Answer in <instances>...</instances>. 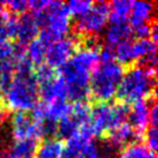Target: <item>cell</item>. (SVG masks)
Instances as JSON below:
<instances>
[{
    "instance_id": "6da1fadb",
    "label": "cell",
    "mask_w": 158,
    "mask_h": 158,
    "mask_svg": "<svg viewBox=\"0 0 158 158\" xmlns=\"http://www.w3.org/2000/svg\"><path fill=\"white\" fill-rule=\"evenodd\" d=\"M97 44H83L73 57L60 67V77L67 87V98L76 103H85L90 96V74L99 61Z\"/></svg>"
},
{
    "instance_id": "7a4b0ae2",
    "label": "cell",
    "mask_w": 158,
    "mask_h": 158,
    "mask_svg": "<svg viewBox=\"0 0 158 158\" xmlns=\"http://www.w3.org/2000/svg\"><path fill=\"white\" fill-rule=\"evenodd\" d=\"M32 73H14L4 89L2 105L7 111L27 113L32 111L40 99V87Z\"/></svg>"
},
{
    "instance_id": "3957f363",
    "label": "cell",
    "mask_w": 158,
    "mask_h": 158,
    "mask_svg": "<svg viewBox=\"0 0 158 158\" xmlns=\"http://www.w3.org/2000/svg\"><path fill=\"white\" fill-rule=\"evenodd\" d=\"M156 72L135 65L123 73L117 96L123 104H135L155 96Z\"/></svg>"
},
{
    "instance_id": "277c9868",
    "label": "cell",
    "mask_w": 158,
    "mask_h": 158,
    "mask_svg": "<svg viewBox=\"0 0 158 158\" xmlns=\"http://www.w3.org/2000/svg\"><path fill=\"white\" fill-rule=\"evenodd\" d=\"M125 73L117 61L98 62L90 74V95L97 103H107L117 96L119 84Z\"/></svg>"
},
{
    "instance_id": "5b68a950",
    "label": "cell",
    "mask_w": 158,
    "mask_h": 158,
    "mask_svg": "<svg viewBox=\"0 0 158 158\" xmlns=\"http://www.w3.org/2000/svg\"><path fill=\"white\" fill-rule=\"evenodd\" d=\"M129 107L121 102L118 103H97L91 107L90 114V128L94 136L105 137L110 132L125 123L128 118Z\"/></svg>"
},
{
    "instance_id": "8992f818",
    "label": "cell",
    "mask_w": 158,
    "mask_h": 158,
    "mask_svg": "<svg viewBox=\"0 0 158 158\" xmlns=\"http://www.w3.org/2000/svg\"><path fill=\"white\" fill-rule=\"evenodd\" d=\"M109 4L107 2H94L91 8L83 16L76 19L75 31L82 38H96L104 32L109 24Z\"/></svg>"
},
{
    "instance_id": "52a82bcc",
    "label": "cell",
    "mask_w": 158,
    "mask_h": 158,
    "mask_svg": "<svg viewBox=\"0 0 158 158\" xmlns=\"http://www.w3.org/2000/svg\"><path fill=\"white\" fill-rule=\"evenodd\" d=\"M77 42L73 37H62L53 42L46 48L45 60L46 65L54 68H60L66 64L77 50Z\"/></svg>"
},
{
    "instance_id": "ba28073f",
    "label": "cell",
    "mask_w": 158,
    "mask_h": 158,
    "mask_svg": "<svg viewBox=\"0 0 158 158\" xmlns=\"http://www.w3.org/2000/svg\"><path fill=\"white\" fill-rule=\"evenodd\" d=\"M12 136L14 140H26V139H40L37 123L27 113L18 112L13 115L12 123Z\"/></svg>"
},
{
    "instance_id": "9c48e42d",
    "label": "cell",
    "mask_w": 158,
    "mask_h": 158,
    "mask_svg": "<svg viewBox=\"0 0 158 158\" xmlns=\"http://www.w3.org/2000/svg\"><path fill=\"white\" fill-rule=\"evenodd\" d=\"M155 99L156 98L154 96L149 99L137 102L135 104H133L132 109H129V112H128L129 125L141 135H143L144 131L149 127L150 107Z\"/></svg>"
},
{
    "instance_id": "30bf717a",
    "label": "cell",
    "mask_w": 158,
    "mask_h": 158,
    "mask_svg": "<svg viewBox=\"0 0 158 158\" xmlns=\"http://www.w3.org/2000/svg\"><path fill=\"white\" fill-rule=\"evenodd\" d=\"M135 59L139 66L156 72L157 65V45L151 40H139L133 43Z\"/></svg>"
},
{
    "instance_id": "8fae6325",
    "label": "cell",
    "mask_w": 158,
    "mask_h": 158,
    "mask_svg": "<svg viewBox=\"0 0 158 158\" xmlns=\"http://www.w3.org/2000/svg\"><path fill=\"white\" fill-rule=\"evenodd\" d=\"M141 134L136 132L129 123H123L112 132H110L104 137L107 144L113 147L114 149H123L125 147L131 145L133 143H137L139 139H141Z\"/></svg>"
},
{
    "instance_id": "7c38bea8",
    "label": "cell",
    "mask_w": 158,
    "mask_h": 158,
    "mask_svg": "<svg viewBox=\"0 0 158 158\" xmlns=\"http://www.w3.org/2000/svg\"><path fill=\"white\" fill-rule=\"evenodd\" d=\"M40 35V26L32 14L26 13L18 18V28L15 38L18 40V45L26 48L27 45L37 38Z\"/></svg>"
},
{
    "instance_id": "4fadbf2b",
    "label": "cell",
    "mask_w": 158,
    "mask_h": 158,
    "mask_svg": "<svg viewBox=\"0 0 158 158\" xmlns=\"http://www.w3.org/2000/svg\"><path fill=\"white\" fill-rule=\"evenodd\" d=\"M133 31L129 22H109L104 30L105 46L117 48L121 43L132 40Z\"/></svg>"
},
{
    "instance_id": "5bb4252c",
    "label": "cell",
    "mask_w": 158,
    "mask_h": 158,
    "mask_svg": "<svg viewBox=\"0 0 158 158\" xmlns=\"http://www.w3.org/2000/svg\"><path fill=\"white\" fill-rule=\"evenodd\" d=\"M155 7L154 2L148 1H132L131 14H129V26L132 29L145 24H152L155 22Z\"/></svg>"
},
{
    "instance_id": "9a60e30c",
    "label": "cell",
    "mask_w": 158,
    "mask_h": 158,
    "mask_svg": "<svg viewBox=\"0 0 158 158\" xmlns=\"http://www.w3.org/2000/svg\"><path fill=\"white\" fill-rule=\"evenodd\" d=\"M40 96L45 104H52L57 102L67 101V87L62 79L56 77L48 83L40 84Z\"/></svg>"
},
{
    "instance_id": "2e32d148",
    "label": "cell",
    "mask_w": 158,
    "mask_h": 158,
    "mask_svg": "<svg viewBox=\"0 0 158 158\" xmlns=\"http://www.w3.org/2000/svg\"><path fill=\"white\" fill-rule=\"evenodd\" d=\"M38 148V140L26 139L14 140L8 148V158H35Z\"/></svg>"
},
{
    "instance_id": "e0dca14e",
    "label": "cell",
    "mask_w": 158,
    "mask_h": 158,
    "mask_svg": "<svg viewBox=\"0 0 158 158\" xmlns=\"http://www.w3.org/2000/svg\"><path fill=\"white\" fill-rule=\"evenodd\" d=\"M83 127V125L80 123L77 119L70 112L67 117L62 118L57 125V135L62 140H70L79 134L80 129Z\"/></svg>"
},
{
    "instance_id": "ac0fdd59",
    "label": "cell",
    "mask_w": 158,
    "mask_h": 158,
    "mask_svg": "<svg viewBox=\"0 0 158 158\" xmlns=\"http://www.w3.org/2000/svg\"><path fill=\"white\" fill-rule=\"evenodd\" d=\"M132 1L118 0L109 4V22H128Z\"/></svg>"
},
{
    "instance_id": "d6986e66",
    "label": "cell",
    "mask_w": 158,
    "mask_h": 158,
    "mask_svg": "<svg viewBox=\"0 0 158 158\" xmlns=\"http://www.w3.org/2000/svg\"><path fill=\"white\" fill-rule=\"evenodd\" d=\"M61 141L57 139H48L38 144L36 158H61L62 152Z\"/></svg>"
},
{
    "instance_id": "ffe728a7",
    "label": "cell",
    "mask_w": 158,
    "mask_h": 158,
    "mask_svg": "<svg viewBox=\"0 0 158 158\" xmlns=\"http://www.w3.org/2000/svg\"><path fill=\"white\" fill-rule=\"evenodd\" d=\"M46 46H45L38 38L32 40L31 43L24 48V53L28 60L32 64L34 67L40 66L45 60V53H46Z\"/></svg>"
},
{
    "instance_id": "44dd1931",
    "label": "cell",
    "mask_w": 158,
    "mask_h": 158,
    "mask_svg": "<svg viewBox=\"0 0 158 158\" xmlns=\"http://www.w3.org/2000/svg\"><path fill=\"white\" fill-rule=\"evenodd\" d=\"M118 158H156V154L145 144L137 142L121 149Z\"/></svg>"
},
{
    "instance_id": "7402d4cb",
    "label": "cell",
    "mask_w": 158,
    "mask_h": 158,
    "mask_svg": "<svg viewBox=\"0 0 158 158\" xmlns=\"http://www.w3.org/2000/svg\"><path fill=\"white\" fill-rule=\"evenodd\" d=\"M113 51L115 61L120 64L121 66H133V62L136 60L132 40L121 43L117 48H114Z\"/></svg>"
},
{
    "instance_id": "603a6c76",
    "label": "cell",
    "mask_w": 158,
    "mask_h": 158,
    "mask_svg": "<svg viewBox=\"0 0 158 158\" xmlns=\"http://www.w3.org/2000/svg\"><path fill=\"white\" fill-rule=\"evenodd\" d=\"M94 2L91 1H85V0H73L66 4L67 12L69 14V16H74L76 19L83 16L84 14L91 8Z\"/></svg>"
},
{
    "instance_id": "cb8c5ba5",
    "label": "cell",
    "mask_w": 158,
    "mask_h": 158,
    "mask_svg": "<svg viewBox=\"0 0 158 158\" xmlns=\"http://www.w3.org/2000/svg\"><path fill=\"white\" fill-rule=\"evenodd\" d=\"M34 74H35V79L37 81L38 85L48 83V82H50V81H52L53 79L57 77L56 70L53 69L52 67L46 65V64H42L40 66L36 67Z\"/></svg>"
},
{
    "instance_id": "d4e9b609",
    "label": "cell",
    "mask_w": 158,
    "mask_h": 158,
    "mask_svg": "<svg viewBox=\"0 0 158 158\" xmlns=\"http://www.w3.org/2000/svg\"><path fill=\"white\" fill-rule=\"evenodd\" d=\"M2 6L5 9H7L10 15H23L26 14L27 10H29V1L26 0H10V1H6L2 2Z\"/></svg>"
},
{
    "instance_id": "484cf974",
    "label": "cell",
    "mask_w": 158,
    "mask_h": 158,
    "mask_svg": "<svg viewBox=\"0 0 158 158\" xmlns=\"http://www.w3.org/2000/svg\"><path fill=\"white\" fill-rule=\"evenodd\" d=\"M143 137L145 141V145L149 148L151 151H156L158 148V134H157V127L150 126L147 128L143 133Z\"/></svg>"
},
{
    "instance_id": "4316f807",
    "label": "cell",
    "mask_w": 158,
    "mask_h": 158,
    "mask_svg": "<svg viewBox=\"0 0 158 158\" xmlns=\"http://www.w3.org/2000/svg\"><path fill=\"white\" fill-rule=\"evenodd\" d=\"M81 158H102V152H101V147L95 143L94 141H91L84 149L82 157Z\"/></svg>"
},
{
    "instance_id": "83f0119b",
    "label": "cell",
    "mask_w": 158,
    "mask_h": 158,
    "mask_svg": "<svg viewBox=\"0 0 158 158\" xmlns=\"http://www.w3.org/2000/svg\"><path fill=\"white\" fill-rule=\"evenodd\" d=\"M158 123V109L156 105V99L152 102L151 107H150V126H155L157 127Z\"/></svg>"
},
{
    "instance_id": "f1b7e54d",
    "label": "cell",
    "mask_w": 158,
    "mask_h": 158,
    "mask_svg": "<svg viewBox=\"0 0 158 158\" xmlns=\"http://www.w3.org/2000/svg\"><path fill=\"white\" fill-rule=\"evenodd\" d=\"M6 118H7V110H6L4 107V105L1 104V105H0V126L4 123Z\"/></svg>"
},
{
    "instance_id": "f546056e",
    "label": "cell",
    "mask_w": 158,
    "mask_h": 158,
    "mask_svg": "<svg viewBox=\"0 0 158 158\" xmlns=\"http://www.w3.org/2000/svg\"><path fill=\"white\" fill-rule=\"evenodd\" d=\"M5 84H4V80H2V75H1V72H0V92L4 91Z\"/></svg>"
},
{
    "instance_id": "4dcf8cb0",
    "label": "cell",
    "mask_w": 158,
    "mask_h": 158,
    "mask_svg": "<svg viewBox=\"0 0 158 158\" xmlns=\"http://www.w3.org/2000/svg\"><path fill=\"white\" fill-rule=\"evenodd\" d=\"M0 158H7V157H6L5 155H1V154H0Z\"/></svg>"
}]
</instances>
